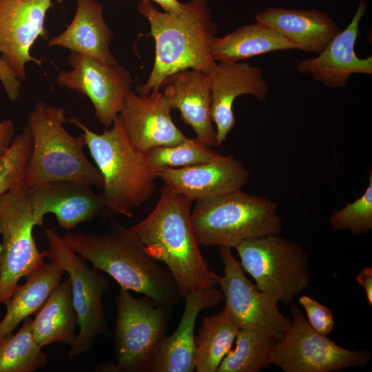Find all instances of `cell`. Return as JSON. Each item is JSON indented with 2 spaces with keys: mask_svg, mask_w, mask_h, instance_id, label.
<instances>
[{
  "mask_svg": "<svg viewBox=\"0 0 372 372\" xmlns=\"http://www.w3.org/2000/svg\"><path fill=\"white\" fill-rule=\"evenodd\" d=\"M193 202L164 183L153 210L130 227L147 254L169 269L183 298L191 291L216 287L220 280L196 241L191 223Z\"/></svg>",
  "mask_w": 372,
  "mask_h": 372,
  "instance_id": "6da1fadb",
  "label": "cell"
},
{
  "mask_svg": "<svg viewBox=\"0 0 372 372\" xmlns=\"http://www.w3.org/2000/svg\"><path fill=\"white\" fill-rule=\"evenodd\" d=\"M63 238L93 267L112 277L120 287L174 307L183 299L169 269L145 251L137 234L120 222L103 233L68 232Z\"/></svg>",
  "mask_w": 372,
  "mask_h": 372,
  "instance_id": "7a4b0ae2",
  "label": "cell"
},
{
  "mask_svg": "<svg viewBox=\"0 0 372 372\" xmlns=\"http://www.w3.org/2000/svg\"><path fill=\"white\" fill-rule=\"evenodd\" d=\"M138 10L149 23L156 46L152 72L147 81L136 87L138 94L160 90L163 81L177 72H208L216 64L211 46L218 28L211 19L207 0H191L178 14L161 12L152 3L140 2Z\"/></svg>",
  "mask_w": 372,
  "mask_h": 372,
  "instance_id": "3957f363",
  "label": "cell"
},
{
  "mask_svg": "<svg viewBox=\"0 0 372 372\" xmlns=\"http://www.w3.org/2000/svg\"><path fill=\"white\" fill-rule=\"evenodd\" d=\"M68 121L83 131L86 147L103 178L100 194L105 207L132 218L133 210L148 200L155 189L156 176L146 154L133 145L118 115L102 134L90 130L75 116Z\"/></svg>",
  "mask_w": 372,
  "mask_h": 372,
  "instance_id": "277c9868",
  "label": "cell"
},
{
  "mask_svg": "<svg viewBox=\"0 0 372 372\" xmlns=\"http://www.w3.org/2000/svg\"><path fill=\"white\" fill-rule=\"evenodd\" d=\"M63 108L43 101L37 103L28 123L32 147L25 184L28 186L54 181H73L102 187L98 168L86 156L83 132L74 136L65 127Z\"/></svg>",
  "mask_w": 372,
  "mask_h": 372,
  "instance_id": "5b68a950",
  "label": "cell"
},
{
  "mask_svg": "<svg viewBox=\"0 0 372 372\" xmlns=\"http://www.w3.org/2000/svg\"><path fill=\"white\" fill-rule=\"evenodd\" d=\"M191 223L197 242L205 247L234 248L245 240L282 231L277 203L241 189L197 200Z\"/></svg>",
  "mask_w": 372,
  "mask_h": 372,
  "instance_id": "8992f818",
  "label": "cell"
},
{
  "mask_svg": "<svg viewBox=\"0 0 372 372\" xmlns=\"http://www.w3.org/2000/svg\"><path fill=\"white\" fill-rule=\"evenodd\" d=\"M114 349L116 362L96 366L101 372H149L171 316L172 307L144 296L134 298L120 287L115 299Z\"/></svg>",
  "mask_w": 372,
  "mask_h": 372,
  "instance_id": "52a82bcc",
  "label": "cell"
},
{
  "mask_svg": "<svg viewBox=\"0 0 372 372\" xmlns=\"http://www.w3.org/2000/svg\"><path fill=\"white\" fill-rule=\"evenodd\" d=\"M234 248L243 270L278 302L292 303L309 287V255L297 242L269 234L245 240Z\"/></svg>",
  "mask_w": 372,
  "mask_h": 372,
  "instance_id": "ba28073f",
  "label": "cell"
},
{
  "mask_svg": "<svg viewBox=\"0 0 372 372\" xmlns=\"http://www.w3.org/2000/svg\"><path fill=\"white\" fill-rule=\"evenodd\" d=\"M45 235L48 250L45 258L60 265L69 276L72 301L78 315L79 327L76 339L69 351L70 358L92 350L96 338L110 336L105 320L103 296L110 283L100 271L90 268L54 229L47 228Z\"/></svg>",
  "mask_w": 372,
  "mask_h": 372,
  "instance_id": "9c48e42d",
  "label": "cell"
},
{
  "mask_svg": "<svg viewBox=\"0 0 372 372\" xmlns=\"http://www.w3.org/2000/svg\"><path fill=\"white\" fill-rule=\"evenodd\" d=\"M290 312L289 327L272 347L271 364L285 372H332L364 368L371 361L370 350L342 347L316 332L297 306H291Z\"/></svg>",
  "mask_w": 372,
  "mask_h": 372,
  "instance_id": "30bf717a",
  "label": "cell"
},
{
  "mask_svg": "<svg viewBox=\"0 0 372 372\" xmlns=\"http://www.w3.org/2000/svg\"><path fill=\"white\" fill-rule=\"evenodd\" d=\"M0 304H6L19 281L43 262L32 231L35 227L28 186H17L0 196Z\"/></svg>",
  "mask_w": 372,
  "mask_h": 372,
  "instance_id": "8fae6325",
  "label": "cell"
},
{
  "mask_svg": "<svg viewBox=\"0 0 372 372\" xmlns=\"http://www.w3.org/2000/svg\"><path fill=\"white\" fill-rule=\"evenodd\" d=\"M219 252L224 273L220 276L218 285L229 318L239 329L255 331L276 340L282 338L291 318L280 311L275 298L246 276L231 248L219 247Z\"/></svg>",
  "mask_w": 372,
  "mask_h": 372,
  "instance_id": "7c38bea8",
  "label": "cell"
},
{
  "mask_svg": "<svg viewBox=\"0 0 372 372\" xmlns=\"http://www.w3.org/2000/svg\"><path fill=\"white\" fill-rule=\"evenodd\" d=\"M68 61L71 70L59 73L58 85L87 96L99 121L110 128L131 90L133 80L130 72L118 63H104L74 52L70 54Z\"/></svg>",
  "mask_w": 372,
  "mask_h": 372,
  "instance_id": "4fadbf2b",
  "label": "cell"
},
{
  "mask_svg": "<svg viewBox=\"0 0 372 372\" xmlns=\"http://www.w3.org/2000/svg\"><path fill=\"white\" fill-rule=\"evenodd\" d=\"M52 5V0H0L1 58L21 81L25 79L28 62L41 65L30 50L39 37H49L44 25Z\"/></svg>",
  "mask_w": 372,
  "mask_h": 372,
  "instance_id": "5bb4252c",
  "label": "cell"
},
{
  "mask_svg": "<svg viewBox=\"0 0 372 372\" xmlns=\"http://www.w3.org/2000/svg\"><path fill=\"white\" fill-rule=\"evenodd\" d=\"M30 203L35 226L52 214L61 228L70 230L90 222L105 207L101 194L90 185L73 181H54L28 186Z\"/></svg>",
  "mask_w": 372,
  "mask_h": 372,
  "instance_id": "9a60e30c",
  "label": "cell"
},
{
  "mask_svg": "<svg viewBox=\"0 0 372 372\" xmlns=\"http://www.w3.org/2000/svg\"><path fill=\"white\" fill-rule=\"evenodd\" d=\"M172 109L160 90L141 95L130 90L118 116L133 145L146 153L155 147L174 145L187 138L173 122Z\"/></svg>",
  "mask_w": 372,
  "mask_h": 372,
  "instance_id": "2e32d148",
  "label": "cell"
},
{
  "mask_svg": "<svg viewBox=\"0 0 372 372\" xmlns=\"http://www.w3.org/2000/svg\"><path fill=\"white\" fill-rule=\"evenodd\" d=\"M211 87V114L220 146L236 125L235 99L250 94L265 101L269 86L260 68L247 62H219L207 72Z\"/></svg>",
  "mask_w": 372,
  "mask_h": 372,
  "instance_id": "e0dca14e",
  "label": "cell"
},
{
  "mask_svg": "<svg viewBox=\"0 0 372 372\" xmlns=\"http://www.w3.org/2000/svg\"><path fill=\"white\" fill-rule=\"evenodd\" d=\"M365 12V1L360 0L347 28L334 36L316 56L299 61L296 66L297 71L302 74H309L315 81L332 89L345 87L353 74H372V56L362 59L355 51L360 23Z\"/></svg>",
  "mask_w": 372,
  "mask_h": 372,
  "instance_id": "ac0fdd59",
  "label": "cell"
},
{
  "mask_svg": "<svg viewBox=\"0 0 372 372\" xmlns=\"http://www.w3.org/2000/svg\"><path fill=\"white\" fill-rule=\"evenodd\" d=\"M161 178L176 192L192 200H207L241 189L249 178L243 164L232 155L220 156L202 164L165 167L156 170Z\"/></svg>",
  "mask_w": 372,
  "mask_h": 372,
  "instance_id": "d6986e66",
  "label": "cell"
},
{
  "mask_svg": "<svg viewBox=\"0 0 372 372\" xmlns=\"http://www.w3.org/2000/svg\"><path fill=\"white\" fill-rule=\"evenodd\" d=\"M161 88L171 107L178 110L183 122L194 130L195 139L207 147H218L211 114L208 73L194 69L181 70L167 76Z\"/></svg>",
  "mask_w": 372,
  "mask_h": 372,
  "instance_id": "ffe728a7",
  "label": "cell"
},
{
  "mask_svg": "<svg viewBox=\"0 0 372 372\" xmlns=\"http://www.w3.org/2000/svg\"><path fill=\"white\" fill-rule=\"evenodd\" d=\"M185 307L177 329L165 336L149 364V372H193L195 371L194 328L204 310L217 306L224 300L221 289L205 288L185 296Z\"/></svg>",
  "mask_w": 372,
  "mask_h": 372,
  "instance_id": "44dd1931",
  "label": "cell"
},
{
  "mask_svg": "<svg viewBox=\"0 0 372 372\" xmlns=\"http://www.w3.org/2000/svg\"><path fill=\"white\" fill-rule=\"evenodd\" d=\"M255 19L278 32L296 49L306 53H320L340 31L331 17L316 9L270 7L256 14Z\"/></svg>",
  "mask_w": 372,
  "mask_h": 372,
  "instance_id": "7402d4cb",
  "label": "cell"
},
{
  "mask_svg": "<svg viewBox=\"0 0 372 372\" xmlns=\"http://www.w3.org/2000/svg\"><path fill=\"white\" fill-rule=\"evenodd\" d=\"M113 36L103 17V3L76 0L72 21L63 33L50 39L48 45L63 47L104 63L117 64L110 50Z\"/></svg>",
  "mask_w": 372,
  "mask_h": 372,
  "instance_id": "603a6c76",
  "label": "cell"
},
{
  "mask_svg": "<svg viewBox=\"0 0 372 372\" xmlns=\"http://www.w3.org/2000/svg\"><path fill=\"white\" fill-rule=\"evenodd\" d=\"M65 270L58 264L43 262L17 286L6 302V312L0 322V340L12 333L25 318L42 307L61 282Z\"/></svg>",
  "mask_w": 372,
  "mask_h": 372,
  "instance_id": "cb8c5ba5",
  "label": "cell"
},
{
  "mask_svg": "<svg viewBox=\"0 0 372 372\" xmlns=\"http://www.w3.org/2000/svg\"><path fill=\"white\" fill-rule=\"evenodd\" d=\"M78 315L73 304L70 278L55 287L32 319V330L41 347L60 342L70 346L76 336Z\"/></svg>",
  "mask_w": 372,
  "mask_h": 372,
  "instance_id": "d4e9b609",
  "label": "cell"
},
{
  "mask_svg": "<svg viewBox=\"0 0 372 372\" xmlns=\"http://www.w3.org/2000/svg\"><path fill=\"white\" fill-rule=\"evenodd\" d=\"M296 49L274 29L259 22L245 25L221 37H215L211 54L216 62H237L276 51Z\"/></svg>",
  "mask_w": 372,
  "mask_h": 372,
  "instance_id": "484cf974",
  "label": "cell"
},
{
  "mask_svg": "<svg viewBox=\"0 0 372 372\" xmlns=\"http://www.w3.org/2000/svg\"><path fill=\"white\" fill-rule=\"evenodd\" d=\"M239 329L225 308L211 316L203 318L195 335V370L217 372L227 353L231 349Z\"/></svg>",
  "mask_w": 372,
  "mask_h": 372,
  "instance_id": "4316f807",
  "label": "cell"
},
{
  "mask_svg": "<svg viewBox=\"0 0 372 372\" xmlns=\"http://www.w3.org/2000/svg\"><path fill=\"white\" fill-rule=\"evenodd\" d=\"M32 322L30 316L25 318L17 332L0 340V372H33L47 365L48 355L34 338Z\"/></svg>",
  "mask_w": 372,
  "mask_h": 372,
  "instance_id": "83f0119b",
  "label": "cell"
},
{
  "mask_svg": "<svg viewBox=\"0 0 372 372\" xmlns=\"http://www.w3.org/2000/svg\"><path fill=\"white\" fill-rule=\"evenodd\" d=\"M276 340L249 330L239 329L231 349L217 372H259L270 364V353Z\"/></svg>",
  "mask_w": 372,
  "mask_h": 372,
  "instance_id": "f1b7e54d",
  "label": "cell"
},
{
  "mask_svg": "<svg viewBox=\"0 0 372 372\" xmlns=\"http://www.w3.org/2000/svg\"><path fill=\"white\" fill-rule=\"evenodd\" d=\"M148 164L155 172L165 167H183L208 163L222 154L195 138L169 146L155 147L145 153Z\"/></svg>",
  "mask_w": 372,
  "mask_h": 372,
  "instance_id": "f546056e",
  "label": "cell"
},
{
  "mask_svg": "<svg viewBox=\"0 0 372 372\" xmlns=\"http://www.w3.org/2000/svg\"><path fill=\"white\" fill-rule=\"evenodd\" d=\"M32 147V137L26 124L0 157V196L25 184Z\"/></svg>",
  "mask_w": 372,
  "mask_h": 372,
  "instance_id": "4dcf8cb0",
  "label": "cell"
},
{
  "mask_svg": "<svg viewBox=\"0 0 372 372\" xmlns=\"http://www.w3.org/2000/svg\"><path fill=\"white\" fill-rule=\"evenodd\" d=\"M364 194L358 199L332 213L329 223L336 231H348L353 236L367 234L372 229V173Z\"/></svg>",
  "mask_w": 372,
  "mask_h": 372,
  "instance_id": "1f68e13d",
  "label": "cell"
},
{
  "mask_svg": "<svg viewBox=\"0 0 372 372\" xmlns=\"http://www.w3.org/2000/svg\"><path fill=\"white\" fill-rule=\"evenodd\" d=\"M299 302L305 310L307 321L311 327L318 333L328 335L334 326L332 311L310 296L303 295L299 298Z\"/></svg>",
  "mask_w": 372,
  "mask_h": 372,
  "instance_id": "d6a6232c",
  "label": "cell"
},
{
  "mask_svg": "<svg viewBox=\"0 0 372 372\" xmlns=\"http://www.w3.org/2000/svg\"><path fill=\"white\" fill-rule=\"evenodd\" d=\"M0 81L8 98L11 101H15L20 94L21 81L1 58H0Z\"/></svg>",
  "mask_w": 372,
  "mask_h": 372,
  "instance_id": "836d02e7",
  "label": "cell"
},
{
  "mask_svg": "<svg viewBox=\"0 0 372 372\" xmlns=\"http://www.w3.org/2000/svg\"><path fill=\"white\" fill-rule=\"evenodd\" d=\"M14 134V123L8 119L0 122V157L10 147Z\"/></svg>",
  "mask_w": 372,
  "mask_h": 372,
  "instance_id": "e575fe53",
  "label": "cell"
},
{
  "mask_svg": "<svg viewBox=\"0 0 372 372\" xmlns=\"http://www.w3.org/2000/svg\"><path fill=\"white\" fill-rule=\"evenodd\" d=\"M357 282L365 291L366 300L370 306L372 305V268L366 267L356 276Z\"/></svg>",
  "mask_w": 372,
  "mask_h": 372,
  "instance_id": "d590c367",
  "label": "cell"
},
{
  "mask_svg": "<svg viewBox=\"0 0 372 372\" xmlns=\"http://www.w3.org/2000/svg\"><path fill=\"white\" fill-rule=\"evenodd\" d=\"M141 2L156 3L163 9L164 12L171 14L180 13L184 8V3L178 0H141Z\"/></svg>",
  "mask_w": 372,
  "mask_h": 372,
  "instance_id": "8d00e7d4",
  "label": "cell"
},
{
  "mask_svg": "<svg viewBox=\"0 0 372 372\" xmlns=\"http://www.w3.org/2000/svg\"><path fill=\"white\" fill-rule=\"evenodd\" d=\"M0 236H1V227H0Z\"/></svg>",
  "mask_w": 372,
  "mask_h": 372,
  "instance_id": "74e56055",
  "label": "cell"
}]
</instances>
